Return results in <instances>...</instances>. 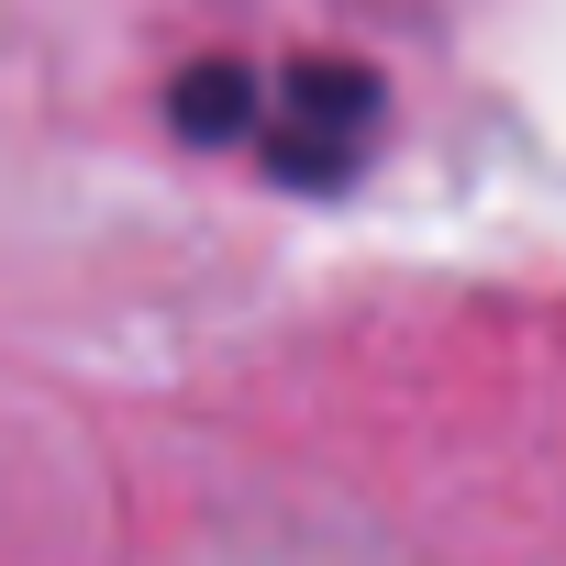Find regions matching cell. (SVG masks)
Here are the masks:
<instances>
[{"label":"cell","mask_w":566,"mask_h":566,"mask_svg":"<svg viewBox=\"0 0 566 566\" xmlns=\"http://www.w3.org/2000/svg\"><path fill=\"white\" fill-rule=\"evenodd\" d=\"M255 112H266V78L233 67V56H211V67H189L167 90V123L200 134V145H255Z\"/></svg>","instance_id":"cell-2"},{"label":"cell","mask_w":566,"mask_h":566,"mask_svg":"<svg viewBox=\"0 0 566 566\" xmlns=\"http://www.w3.org/2000/svg\"><path fill=\"white\" fill-rule=\"evenodd\" d=\"M367 134H378V78L367 67H290V78H266V112H255V167L266 178H290V189H334L367 167Z\"/></svg>","instance_id":"cell-1"}]
</instances>
